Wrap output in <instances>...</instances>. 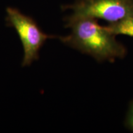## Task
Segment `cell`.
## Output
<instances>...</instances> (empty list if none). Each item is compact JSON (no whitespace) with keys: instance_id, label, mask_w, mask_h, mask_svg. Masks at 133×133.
I'll list each match as a JSON object with an SVG mask.
<instances>
[{"instance_id":"obj_1","label":"cell","mask_w":133,"mask_h":133,"mask_svg":"<svg viewBox=\"0 0 133 133\" xmlns=\"http://www.w3.org/2000/svg\"><path fill=\"white\" fill-rule=\"evenodd\" d=\"M71 33L59 36L65 45L95 59L98 62L114 61L126 56L125 47L116 39L115 35L101 26L96 19L84 18L66 23Z\"/></svg>"},{"instance_id":"obj_2","label":"cell","mask_w":133,"mask_h":133,"mask_svg":"<svg viewBox=\"0 0 133 133\" xmlns=\"http://www.w3.org/2000/svg\"><path fill=\"white\" fill-rule=\"evenodd\" d=\"M63 8L72 11L66 23L89 18L113 24L133 17V0H79Z\"/></svg>"},{"instance_id":"obj_3","label":"cell","mask_w":133,"mask_h":133,"mask_svg":"<svg viewBox=\"0 0 133 133\" xmlns=\"http://www.w3.org/2000/svg\"><path fill=\"white\" fill-rule=\"evenodd\" d=\"M6 13L8 25L16 30L22 44L24 57L22 66H30L39 59V51L46 41L54 36L43 32L35 20L16 8H8Z\"/></svg>"},{"instance_id":"obj_4","label":"cell","mask_w":133,"mask_h":133,"mask_svg":"<svg viewBox=\"0 0 133 133\" xmlns=\"http://www.w3.org/2000/svg\"><path fill=\"white\" fill-rule=\"evenodd\" d=\"M105 26L110 33L115 36L123 35L133 37V17L109 24Z\"/></svg>"},{"instance_id":"obj_5","label":"cell","mask_w":133,"mask_h":133,"mask_svg":"<svg viewBox=\"0 0 133 133\" xmlns=\"http://www.w3.org/2000/svg\"><path fill=\"white\" fill-rule=\"evenodd\" d=\"M125 126L128 129L133 132V101L129 104L128 110L125 119Z\"/></svg>"},{"instance_id":"obj_6","label":"cell","mask_w":133,"mask_h":133,"mask_svg":"<svg viewBox=\"0 0 133 133\" xmlns=\"http://www.w3.org/2000/svg\"><path fill=\"white\" fill-rule=\"evenodd\" d=\"M77 1H79V0H77Z\"/></svg>"}]
</instances>
